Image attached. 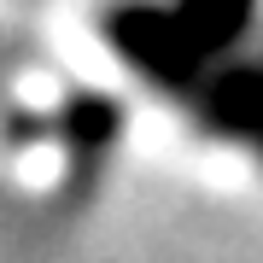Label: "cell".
Here are the masks:
<instances>
[{"label": "cell", "mask_w": 263, "mask_h": 263, "mask_svg": "<svg viewBox=\"0 0 263 263\" xmlns=\"http://www.w3.org/2000/svg\"><path fill=\"white\" fill-rule=\"evenodd\" d=\"M82 29L135 123L263 193V0H82Z\"/></svg>", "instance_id": "6da1fadb"}, {"label": "cell", "mask_w": 263, "mask_h": 263, "mask_svg": "<svg viewBox=\"0 0 263 263\" xmlns=\"http://www.w3.org/2000/svg\"><path fill=\"white\" fill-rule=\"evenodd\" d=\"M135 129V105L105 70L82 18H41V41L12 29V181L41 211H70L100 193Z\"/></svg>", "instance_id": "7a4b0ae2"}]
</instances>
